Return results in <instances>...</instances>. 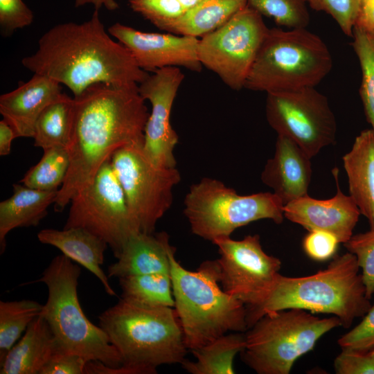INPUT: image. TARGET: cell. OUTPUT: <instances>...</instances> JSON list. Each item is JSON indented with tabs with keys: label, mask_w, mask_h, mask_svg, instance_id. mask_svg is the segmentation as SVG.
<instances>
[{
	"label": "cell",
	"mask_w": 374,
	"mask_h": 374,
	"mask_svg": "<svg viewBox=\"0 0 374 374\" xmlns=\"http://www.w3.org/2000/svg\"><path fill=\"white\" fill-rule=\"evenodd\" d=\"M74 120V98L62 93L39 114L35 126L34 145L46 150L67 148Z\"/></svg>",
	"instance_id": "obj_26"
},
{
	"label": "cell",
	"mask_w": 374,
	"mask_h": 374,
	"mask_svg": "<svg viewBox=\"0 0 374 374\" xmlns=\"http://www.w3.org/2000/svg\"><path fill=\"white\" fill-rule=\"evenodd\" d=\"M352 37L362 74L359 94L366 120L374 131V35L354 27Z\"/></svg>",
	"instance_id": "obj_31"
},
{
	"label": "cell",
	"mask_w": 374,
	"mask_h": 374,
	"mask_svg": "<svg viewBox=\"0 0 374 374\" xmlns=\"http://www.w3.org/2000/svg\"><path fill=\"white\" fill-rule=\"evenodd\" d=\"M66 148L53 147L44 150L39 161L20 180L24 186L40 190H59L69 167Z\"/></svg>",
	"instance_id": "obj_30"
},
{
	"label": "cell",
	"mask_w": 374,
	"mask_h": 374,
	"mask_svg": "<svg viewBox=\"0 0 374 374\" xmlns=\"http://www.w3.org/2000/svg\"><path fill=\"white\" fill-rule=\"evenodd\" d=\"M344 245L357 258L362 271L366 295L371 300L374 294V229L353 235Z\"/></svg>",
	"instance_id": "obj_33"
},
{
	"label": "cell",
	"mask_w": 374,
	"mask_h": 374,
	"mask_svg": "<svg viewBox=\"0 0 374 374\" xmlns=\"http://www.w3.org/2000/svg\"><path fill=\"white\" fill-rule=\"evenodd\" d=\"M98 320L123 365L133 374H155L158 366L185 359L188 349L174 308L143 306L121 299Z\"/></svg>",
	"instance_id": "obj_4"
},
{
	"label": "cell",
	"mask_w": 374,
	"mask_h": 374,
	"mask_svg": "<svg viewBox=\"0 0 374 374\" xmlns=\"http://www.w3.org/2000/svg\"><path fill=\"white\" fill-rule=\"evenodd\" d=\"M373 357H374V348L370 351Z\"/></svg>",
	"instance_id": "obj_45"
},
{
	"label": "cell",
	"mask_w": 374,
	"mask_h": 374,
	"mask_svg": "<svg viewBox=\"0 0 374 374\" xmlns=\"http://www.w3.org/2000/svg\"><path fill=\"white\" fill-rule=\"evenodd\" d=\"M33 13L22 0H0V26L8 34L30 26Z\"/></svg>",
	"instance_id": "obj_37"
},
{
	"label": "cell",
	"mask_w": 374,
	"mask_h": 374,
	"mask_svg": "<svg viewBox=\"0 0 374 374\" xmlns=\"http://www.w3.org/2000/svg\"><path fill=\"white\" fill-rule=\"evenodd\" d=\"M121 299L148 307L175 306L170 273H155L118 278Z\"/></svg>",
	"instance_id": "obj_28"
},
{
	"label": "cell",
	"mask_w": 374,
	"mask_h": 374,
	"mask_svg": "<svg viewBox=\"0 0 374 374\" xmlns=\"http://www.w3.org/2000/svg\"><path fill=\"white\" fill-rule=\"evenodd\" d=\"M337 374H374V357L371 352L343 349L334 362Z\"/></svg>",
	"instance_id": "obj_38"
},
{
	"label": "cell",
	"mask_w": 374,
	"mask_h": 374,
	"mask_svg": "<svg viewBox=\"0 0 374 374\" xmlns=\"http://www.w3.org/2000/svg\"><path fill=\"white\" fill-rule=\"evenodd\" d=\"M339 241L332 233L321 231H310L303 242L305 253L317 261H325L335 253Z\"/></svg>",
	"instance_id": "obj_39"
},
{
	"label": "cell",
	"mask_w": 374,
	"mask_h": 374,
	"mask_svg": "<svg viewBox=\"0 0 374 374\" xmlns=\"http://www.w3.org/2000/svg\"><path fill=\"white\" fill-rule=\"evenodd\" d=\"M55 352L57 346L53 332L44 317L39 314L0 364V373L39 374Z\"/></svg>",
	"instance_id": "obj_23"
},
{
	"label": "cell",
	"mask_w": 374,
	"mask_h": 374,
	"mask_svg": "<svg viewBox=\"0 0 374 374\" xmlns=\"http://www.w3.org/2000/svg\"><path fill=\"white\" fill-rule=\"evenodd\" d=\"M42 308L28 299L0 301V364Z\"/></svg>",
	"instance_id": "obj_29"
},
{
	"label": "cell",
	"mask_w": 374,
	"mask_h": 374,
	"mask_svg": "<svg viewBox=\"0 0 374 374\" xmlns=\"http://www.w3.org/2000/svg\"><path fill=\"white\" fill-rule=\"evenodd\" d=\"M61 84L37 73L0 96V113L17 137L34 136L36 121L44 109L62 93Z\"/></svg>",
	"instance_id": "obj_19"
},
{
	"label": "cell",
	"mask_w": 374,
	"mask_h": 374,
	"mask_svg": "<svg viewBox=\"0 0 374 374\" xmlns=\"http://www.w3.org/2000/svg\"><path fill=\"white\" fill-rule=\"evenodd\" d=\"M283 207L274 193L240 195L221 181L204 177L190 187L184 213L192 233L212 242L230 237L238 228L259 220L280 224Z\"/></svg>",
	"instance_id": "obj_9"
},
{
	"label": "cell",
	"mask_w": 374,
	"mask_h": 374,
	"mask_svg": "<svg viewBox=\"0 0 374 374\" xmlns=\"http://www.w3.org/2000/svg\"><path fill=\"white\" fill-rule=\"evenodd\" d=\"M170 255L174 308L185 345L197 350L226 332L248 330L246 305L220 286L217 260L204 261L196 271L186 269Z\"/></svg>",
	"instance_id": "obj_5"
},
{
	"label": "cell",
	"mask_w": 374,
	"mask_h": 374,
	"mask_svg": "<svg viewBox=\"0 0 374 374\" xmlns=\"http://www.w3.org/2000/svg\"><path fill=\"white\" fill-rule=\"evenodd\" d=\"M247 6L280 26L305 28L310 15L303 0H247Z\"/></svg>",
	"instance_id": "obj_32"
},
{
	"label": "cell",
	"mask_w": 374,
	"mask_h": 374,
	"mask_svg": "<svg viewBox=\"0 0 374 374\" xmlns=\"http://www.w3.org/2000/svg\"><path fill=\"white\" fill-rule=\"evenodd\" d=\"M340 326L335 316L320 318L299 308L267 313L245 332L241 359L258 374H289L323 335Z\"/></svg>",
	"instance_id": "obj_8"
},
{
	"label": "cell",
	"mask_w": 374,
	"mask_h": 374,
	"mask_svg": "<svg viewBox=\"0 0 374 374\" xmlns=\"http://www.w3.org/2000/svg\"><path fill=\"white\" fill-rule=\"evenodd\" d=\"M87 362L80 355L55 352L41 369L39 374H85Z\"/></svg>",
	"instance_id": "obj_40"
},
{
	"label": "cell",
	"mask_w": 374,
	"mask_h": 374,
	"mask_svg": "<svg viewBox=\"0 0 374 374\" xmlns=\"http://www.w3.org/2000/svg\"><path fill=\"white\" fill-rule=\"evenodd\" d=\"M33 72L68 87L74 97L89 87L104 83L115 86L140 84L149 75L130 51L107 33L98 10L81 24L54 26L38 41V48L21 60Z\"/></svg>",
	"instance_id": "obj_2"
},
{
	"label": "cell",
	"mask_w": 374,
	"mask_h": 374,
	"mask_svg": "<svg viewBox=\"0 0 374 374\" xmlns=\"http://www.w3.org/2000/svg\"><path fill=\"white\" fill-rule=\"evenodd\" d=\"M212 242L220 255L217 260L223 290L241 301L247 309L258 305L280 274V260L264 251L257 234L240 240L222 237Z\"/></svg>",
	"instance_id": "obj_14"
},
{
	"label": "cell",
	"mask_w": 374,
	"mask_h": 374,
	"mask_svg": "<svg viewBox=\"0 0 374 374\" xmlns=\"http://www.w3.org/2000/svg\"><path fill=\"white\" fill-rule=\"evenodd\" d=\"M332 67L330 52L318 35L306 28H269L244 88L269 93L315 87Z\"/></svg>",
	"instance_id": "obj_7"
},
{
	"label": "cell",
	"mask_w": 374,
	"mask_h": 374,
	"mask_svg": "<svg viewBox=\"0 0 374 374\" xmlns=\"http://www.w3.org/2000/svg\"><path fill=\"white\" fill-rule=\"evenodd\" d=\"M39 241L53 246L73 261L87 269L100 281L106 293L116 296L109 277L101 268L107 244L100 238L80 227L57 230L44 229L37 233Z\"/></svg>",
	"instance_id": "obj_21"
},
{
	"label": "cell",
	"mask_w": 374,
	"mask_h": 374,
	"mask_svg": "<svg viewBox=\"0 0 374 374\" xmlns=\"http://www.w3.org/2000/svg\"><path fill=\"white\" fill-rule=\"evenodd\" d=\"M337 192L327 199H317L305 195L284 205L285 218L308 231L321 230L334 234L344 244L352 236L361 215L355 202L343 193L339 184V169L332 170Z\"/></svg>",
	"instance_id": "obj_17"
},
{
	"label": "cell",
	"mask_w": 374,
	"mask_h": 374,
	"mask_svg": "<svg viewBox=\"0 0 374 374\" xmlns=\"http://www.w3.org/2000/svg\"><path fill=\"white\" fill-rule=\"evenodd\" d=\"M268 29L262 16L247 6L199 39V62L229 87L239 91L244 87Z\"/></svg>",
	"instance_id": "obj_12"
},
{
	"label": "cell",
	"mask_w": 374,
	"mask_h": 374,
	"mask_svg": "<svg viewBox=\"0 0 374 374\" xmlns=\"http://www.w3.org/2000/svg\"><path fill=\"white\" fill-rule=\"evenodd\" d=\"M63 229L83 228L103 239L118 258L134 234L141 232L129 209L110 160L77 192Z\"/></svg>",
	"instance_id": "obj_10"
},
{
	"label": "cell",
	"mask_w": 374,
	"mask_h": 374,
	"mask_svg": "<svg viewBox=\"0 0 374 374\" xmlns=\"http://www.w3.org/2000/svg\"><path fill=\"white\" fill-rule=\"evenodd\" d=\"M13 194L0 203V249H6V235L21 227L37 226L54 204L58 190H40L14 184Z\"/></svg>",
	"instance_id": "obj_24"
},
{
	"label": "cell",
	"mask_w": 374,
	"mask_h": 374,
	"mask_svg": "<svg viewBox=\"0 0 374 374\" xmlns=\"http://www.w3.org/2000/svg\"><path fill=\"white\" fill-rule=\"evenodd\" d=\"M81 268L64 254L52 259L35 282L46 285V302L41 312L54 336L57 352L80 355L112 368L123 365L122 357L105 330L84 314L78 296Z\"/></svg>",
	"instance_id": "obj_6"
},
{
	"label": "cell",
	"mask_w": 374,
	"mask_h": 374,
	"mask_svg": "<svg viewBox=\"0 0 374 374\" xmlns=\"http://www.w3.org/2000/svg\"><path fill=\"white\" fill-rule=\"evenodd\" d=\"M244 332L224 335L192 350L195 362L184 359V368L192 374H233L234 357L245 348Z\"/></svg>",
	"instance_id": "obj_27"
},
{
	"label": "cell",
	"mask_w": 374,
	"mask_h": 374,
	"mask_svg": "<svg viewBox=\"0 0 374 374\" xmlns=\"http://www.w3.org/2000/svg\"><path fill=\"white\" fill-rule=\"evenodd\" d=\"M247 6V0H202L161 30L192 37L204 35L218 28Z\"/></svg>",
	"instance_id": "obj_25"
},
{
	"label": "cell",
	"mask_w": 374,
	"mask_h": 374,
	"mask_svg": "<svg viewBox=\"0 0 374 374\" xmlns=\"http://www.w3.org/2000/svg\"><path fill=\"white\" fill-rule=\"evenodd\" d=\"M177 1L181 5V6L183 7L184 10L186 12L195 7L202 0H177Z\"/></svg>",
	"instance_id": "obj_44"
},
{
	"label": "cell",
	"mask_w": 374,
	"mask_h": 374,
	"mask_svg": "<svg viewBox=\"0 0 374 374\" xmlns=\"http://www.w3.org/2000/svg\"><path fill=\"white\" fill-rule=\"evenodd\" d=\"M317 11L330 15L347 36L352 37L358 12V0H303Z\"/></svg>",
	"instance_id": "obj_35"
},
{
	"label": "cell",
	"mask_w": 374,
	"mask_h": 374,
	"mask_svg": "<svg viewBox=\"0 0 374 374\" xmlns=\"http://www.w3.org/2000/svg\"><path fill=\"white\" fill-rule=\"evenodd\" d=\"M74 98V120L66 148L69 167L54 204L62 211L118 149L143 145L150 113L137 84L98 83Z\"/></svg>",
	"instance_id": "obj_1"
},
{
	"label": "cell",
	"mask_w": 374,
	"mask_h": 374,
	"mask_svg": "<svg viewBox=\"0 0 374 374\" xmlns=\"http://www.w3.org/2000/svg\"><path fill=\"white\" fill-rule=\"evenodd\" d=\"M350 195L374 229V131L364 130L342 159Z\"/></svg>",
	"instance_id": "obj_22"
},
{
	"label": "cell",
	"mask_w": 374,
	"mask_h": 374,
	"mask_svg": "<svg viewBox=\"0 0 374 374\" xmlns=\"http://www.w3.org/2000/svg\"><path fill=\"white\" fill-rule=\"evenodd\" d=\"M143 146L121 148L110 161L140 231L150 234L170 208L172 190L181 175L176 167L156 166L145 155Z\"/></svg>",
	"instance_id": "obj_11"
},
{
	"label": "cell",
	"mask_w": 374,
	"mask_h": 374,
	"mask_svg": "<svg viewBox=\"0 0 374 374\" xmlns=\"http://www.w3.org/2000/svg\"><path fill=\"white\" fill-rule=\"evenodd\" d=\"M265 112L278 135L289 137L311 158L336 141V118L315 87L267 93Z\"/></svg>",
	"instance_id": "obj_13"
},
{
	"label": "cell",
	"mask_w": 374,
	"mask_h": 374,
	"mask_svg": "<svg viewBox=\"0 0 374 374\" xmlns=\"http://www.w3.org/2000/svg\"><path fill=\"white\" fill-rule=\"evenodd\" d=\"M311 159L293 140L278 135L274 156L267 160L261 180L285 205L308 195L312 172Z\"/></svg>",
	"instance_id": "obj_18"
},
{
	"label": "cell",
	"mask_w": 374,
	"mask_h": 374,
	"mask_svg": "<svg viewBox=\"0 0 374 374\" xmlns=\"http://www.w3.org/2000/svg\"><path fill=\"white\" fill-rule=\"evenodd\" d=\"M17 138L10 125L3 118L0 121V155L10 154L12 140Z\"/></svg>",
	"instance_id": "obj_42"
},
{
	"label": "cell",
	"mask_w": 374,
	"mask_h": 374,
	"mask_svg": "<svg viewBox=\"0 0 374 374\" xmlns=\"http://www.w3.org/2000/svg\"><path fill=\"white\" fill-rule=\"evenodd\" d=\"M130 8L159 29L184 12L177 0H128Z\"/></svg>",
	"instance_id": "obj_34"
},
{
	"label": "cell",
	"mask_w": 374,
	"mask_h": 374,
	"mask_svg": "<svg viewBox=\"0 0 374 374\" xmlns=\"http://www.w3.org/2000/svg\"><path fill=\"white\" fill-rule=\"evenodd\" d=\"M108 33L132 53L138 66L145 71L169 66H183L200 71L197 54L199 39L173 33H146L116 23Z\"/></svg>",
	"instance_id": "obj_16"
},
{
	"label": "cell",
	"mask_w": 374,
	"mask_h": 374,
	"mask_svg": "<svg viewBox=\"0 0 374 374\" xmlns=\"http://www.w3.org/2000/svg\"><path fill=\"white\" fill-rule=\"evenodd\" d=\"M175 247L166 232H138L128 240L117 261L107 268L109 278L170 273V252Z\"/></svg>",
	"instance_id": "obj_20"
},
{
	"label": "cell",
	"mask_w": 374,
	"mask_h": 374,
	"mask_svg": "<svg viewBox=\"0 0 374 374\" xmlns=\"http://www.w3.org/2000/svg\"><path fill=\"white\" fill-rule=\"evenodd\" d=\"M337 343L341 350L366 353L374 348V304L363 317L362 321L342 335Z\"/></svg>",
	"instance_id": "obj_36"
},
{
	"label": "cell",
	"mask_w": 374,
	"mask_h": 374,
	"mask_svg": "<svg viewBox=\"0 0 374 374\" xmlns=\"http://www.w3.org/2000/svg\"><path fill=\"white\" fill-rule=\"evenodd\" d=\"M374 35V0H358L355 26Z\"/></svg>",
	"instance_id": "obj_41"
},
{
	"label": "cell",
	"mask_w": 374,
	"mask_h": 374,
	"mask_svg": "<svg viewBox=\"0 0 374 374\" xmlns=\"http://www.w3.org/2000/svg\"><path fill=\"white\" fill-rule=\"evenodd\" d=\"M74 3L75 7L92 4L96 10H99L102 6L109 10H114L118 8V4L115 0H74Z\"/></svg>",
	"instance_id": "obj_43"
},
{
	"label": "cell",
	"mask_w": 374,
	"mask_h": 374,
	"mask_svg": "<svg viewBox=\"0 0 374 374\" xmlns=\"http://www.w3.org/2000/svg\"><path fill=\"white\" fill-rule=\"evenodd\" d=\"M359 269L355 256L348 251L312 275L289 277L279 274L265 299L246 308L248 329L265 314L290 308L330 314L339 319L341 327L350 328L372 305Z\"/></svg>",
	"instance_id": "obj_3"
},
{
	"label": "cell",
	"mask_w": 374,
	"mask_h": 374,
	"mask_svg": "<svg viewBox=\"0 0 374 374\" xmlns=\"http://www.w3.org/2000/svg\"><path fill=\"white\" fill-rule=\"evenodd\" d=\"M184 78L179 67H165L154 71L139 86L140 95L152 106L144 130L143 151L159 167H176L174 149L178 135L171 125L170 114Z\"/></svg>",
	"instance_id": "obj_15"
}]
</instances>
